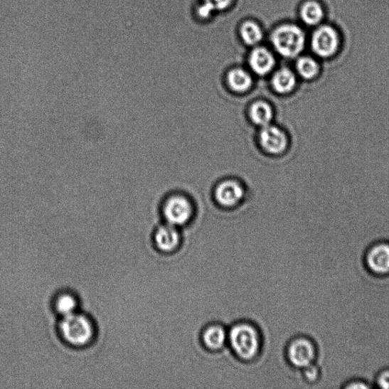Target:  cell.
I'll return each instance as SVG.
<instances>
[{
  "label": "cell",
  "mask_w": 389,
  "mask_h": 389,
  "mask_svg": "<svg viewBox=\"0 0 389 389\" xmlns=\"http://www.w3.org/2000/svg\"><path fill=\"white\" fill-rule=\"evenodd\" d=\"M218 203L222 206H237L244 196L241 185L235 181H225L219 184L216 190Z\"/></svg>",
  "instance_id": "30bf717a"
},
{
  "label": "cell",
  "mask_w": 389,
  "mask_h": 389,
  "mask_svg": "<svg viewBox=\"0 0 389 389\" xmlns=\"http://www.w3.org/2000/svg\"><path fill=\"white\" fill-rule=\"evenodd\" d=\"M252 70L257 74H268L274 68L275 58L270 51L265 48L255 49L250 58Z\"/></svg>",
  "instance_id": "7c38bea8"
},
{
  "label": "cell",
  "mask_w": 389,
  "mask_h": 389,
  "mask_svg": "<svg viewBox=\"0 0 389 389\" xmlns=\"http://www.w3.org/2000/svg\"><path fill=\"white\" fill-rule=\"evenodd\" d=\"M307 37L304 31L296 25H284L277 28L272 43L277 52L284 58H294L305 48Z\"/></svg>",
  "instance_id": "277c9868"
},
{
  "label": "cell",
  "mask_w": 389,
  "mask_h": 389,
  "mask_svg": "<svg viewBox=\"0 0 389 389\" xmlns=\"http://www.w3.org/2000/svg\"><path fill=\"white\" fill-rule=\"evenodd\" d=\"M260 142L263 149L269 153H282L287 147V138L279 128L270 124L262 127L260 132Z\"/></svg>",
  "instance_id": "9c48e42d"
},
{
  "label": "cell",
  "mask_w": 389,
  "mask_h": 389,
  "mask_svg": "<svg viewBox=\"0 0 389 389\" xmlns=\"http://www.w3.org/2000/svg\"><path fill=\"white\" fill-rule=\"evenodd\" d=\"M289 365L297 371L316 363L318 349L315 341L307 336H297L288 342L285 351Z\"/></svg>",
  "instance_id": "5b68a950"
},
{
  "label": "cell",
  "mask_w": 389,
  "mask_h": 389,
  "mask_svg": "<svg viewBox=\"0 0 389 389\" xmlns=\"http://www.w3.org/2000/svg\"><path fill=\"white\" fill-rule=\"evenodd\" d=\"M232 0H204L203 6L199 9V14L207 17L214 11H221L227 9Z\"/></svg>",
  "instance_id": "ffe728a7"
},
{
  "label": "cell",
  "mask_w": 389,
  "mask_h": 389,
  "mask_svg": "<svg viewBox=\"0 0 389 389\" xmlns=\"http://www.w3.org/2000/svg\"><path fill=\"white\" fill-rule=\"evenodd\" d=\"M371 383L368 381L361 379L350 380L346 384L342 387L343 388H371Z\"/></svg>",
  "instance_id": "7402d4cb"
},
{
  "label": "cell",
  "mask_w": 389,
  "mask_h": 389,
  "mask_svg": "<svg viewBox=\"0 0 389 389\" xmlns=\"http://www.w3.org/2000/svg\"><path fill=\"white\" fill-rule=\"evenodd\" d=\"M272 85L275 90L280 94L290 93L297 85L296 75L290 70L282 69L275 74Z\"/></svg>",
  "instance_id": "9a60e30c"
},
{
  "label": "cell",
  "mask_w": 389,
  "mask_h": 389,
  "mask_svg": "<svg viewBox=\"0 0 389 389\" xmlns=\"http://www.w3.org/2000/svg\"><path fill=\"white\" fill-rule=\"evenodd\" d=\"M364 263L371 274L377 276L389 275V243L377 242L366 251Z\"/></svg>",
  "instance_id": "ba28073f"
},
{
  "label": "cell",
  "mask_w": 389,
  "mask_h": 389,
  "mask_svg": "<svg viewBox=\"0 0 389 389\" xmlns=\"http://www.w3.org/2000/svg\"><path fill=\"white\" fill-rule=\"evenodd\" d=\"M182 240L181 230L166 223L155 227L151 235L154 250L164 255H169L179 250Z\"/></svg>",
  "instance_id": "52a82bcc"
},
{
  "label": "cell",
  "mask_w": 389,
  "mask_h": 389,
  "mask_svg": "<svg viewBox=\"0 0 389 389\" xmlns=\"http://www.w3.org/2000/svg\"><path fill=\"white\" fill-rule=\"evenodd\" d=\"M296 70L302 79L307 81H314L320 77L322 65L319 60L309 57V55H304L297 60Z\"/></svg>",
  "instance_id": "4fadbf2b"
},
{
  "label": "cell",
  "mask_w": 389,
  "mask_h": 389,
  "mask_svg": "<svg viewBox=\"0 0 389 389\" xmlns=\"http://www.w3.org/2000/svg\"><path fill=\"white\" fill-rule=\"evenodd\" d=\"M161 211L165 223L176 228L187 226L193 218L191 203L181 196L170 198L166 201Z\"/></svg>",
  "instance_id": "8992f818"
},
{
  "label": "cell",
  "mask_w": 389,
  "mask_h": 389,
  "mask_svg": "<svg viewBox=\"0 0 389 389\" xmlns=\"http://www.w3.org/2000/svg\"><path fill=\"white\" fill-rule=\"evenodd\" d=\"M96 327L91 317L76 312L63 317L59 324V333L69 346L83 348L91 346L96 336Z\"/></svg>",
  "instance_id": "7a4b0ae2"
},
{
  "label": "cell",
  "mask_w": 389,
  "mask_h": 389,
  "mask_svg": "<svg viewBox=\"0 0 389 389\" xmlns=\"http://www.w3.org/2000/svg\"><path fill=\"white\" fill-rule=\"evenodd\" d=\"M374 380L377 387L389 389V368H385L377 372Z\"/></svg>",
  "instance_id": "44dd1931"
},
{
  "label": "cell",
  "mask_w": 389,
  "mask_h": 389,
  "mask_svg": "<svg viewBox=\"0 0 389 389\" xmlns=\"http://www.w3.org/2000/svg\"><path fill=\"white\" fill-rule=\"evenodd\" d=\"M262 343L260 329L250 321H238L228 327V351L242 363L257 360Z\"/></svg>",
  "instance_id": "6da1fadb"
},
{
  "label": "cell",
  "mask_w": 389,
  "mask_h": 389,
  "mask_svg": "<svg viewBox=\"0 0 389 389\" xmlns=\"http://www.w3.org/2000/svg\"><path fill=\"white\" fill-rule=\"evenodd\" d=\"M79 299L71 292L60 293L53 301V309L62 318L78 312Z\"/></svg>",
  "instance_id": "5bb4252c"
},
{
  "label": "cell",
  "mask_w": 389,
  "mask_h": 389,
  "mask_svg": "<svg viewBox=\"0 0 389 389\" xmlns=\"http://www.w3.org/2000/svg\"><path fill=\"white\" fill-rule=\"evenodd\" d=\"M303 380L307 388H314L316 384H319L321 379V371L319 366L315 363L311 364L301 371Z\"/></svg>",
  "instance_id": "d6986e66"
},
{
  "label": "cell",
  "mask_w": 389,
  "mask_h": 389,
  "mask_svg": "<svg viewBox=\"0 0 389 389\" xmlns=\"http://www.w3.org/2000/svg\"><path fill=\"white\" fill-rule=\"evenodd\" d=\"M241 36L244 42L249 46H255L262 39V31L258 25L252 21H247L241 27Z\"/></svg>",
  "instance_id": "ac0fdd59"
},
{
  "label": "cell",
  "mask_w": 389,
  "mask_h": 389,
  "mask_svg": "<svg viewBox=\"0 0 389 389\" xmlns=\"http://www.w3.org/2000/svg\"><path fill=\"white\" fill-rule=\"evenodd\" d=\"M304 23L310 27H317L326 19V10L320 0H307L299 11Z\"/></svg>",
  "instance_id": "8fae6325"
},
{
  "label": "cell",
  "mask_w": 389,
  "mask_h": 389,
  "mask_svg": "<svg viewBox=\"0 0 389 389\" xmlns=\"http://www.w3.org/2000/svg\"><path fill=\"white\" fill-rule=\"evenodd\" d=\"M228 83L233 91L244 92L249 90L252 80L250 75L240 69L232 70L228 75Z\"/></svg>",
  "instance_id": "e0dca14e"
},
{
  "label": "cell",
  "mask_w": 389,
  "mask_h": 389,
  "mask_svg": "<svg viewBox=\"0 0 389 389\" xmlns=\"http://www.w3.org/2000/svg\"><path fill=\"white\" fill-rule=\"evenodd\" d=\"M250 117L255 124L262 127L268 126L273 117L272 109L265 102L255 103L250 109Z\"/></svg>",
  "instance_id": "2e32d148"
},
{
  "label": "cell",
  "mask_w": 389,
  "mask_h": 389,
  "mask_svg": "<svg viewBox=\"0 0 389 389\" xmlns=\"http://www.w3.org/2000/svg\"><path fill=\"white\" fill-rule=\"evenodd\" d=\"M310 47L316 57L326 63L334 61L342 47L339 30L329 22L321 23L314 31L310 39Z\"/></svg>",
  "instance_id": "3957f363"
}]
</instances>
